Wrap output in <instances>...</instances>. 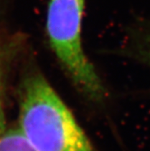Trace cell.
<instances>
[{
  "instance_id": "6da1fadb",
  "label": "cell",
  "mask_w": 150,
  "mask_h": 151,
  "mask_svg": "<svg viewBox=\"0 0 150 151\" xmlns=\"http://www.w3.org/2000/svg\"><path fill=\"white\" fill-rule=\"evenodd\" d=\"M18 129L37 151H97L60 96L39 73L29 74L22 83Z\"/></svg>"
},
{
  "instance_id": "7a4b0ae2",
  "label": "cell",
  "mask_w": 150,
  "mask_h": 151,
  "mask_svg": "<svg viewBox=\"0 0 150 151\" xmlns=\"http://www.w3.org/2000/svg\"><path fill=\"white\" fill-rule=\"evenodd\" d=\"M85 0H50L46 34L52 52L76 87L90 100L106 97V89L81 42Z\"/></svg>"
},
{
  "instance_id": "3957f363",
  "label": "cell",
  "mask_w": 150,
  "mask_h": 151,
  "mask_svg": "<svg viewBox=\"0 0 150 151\" xmlns=\"http://www.w3.org/2000/svg\"><path fill=\"white\" fill-rule=\"evenodd\" d=\"M0 151H37L25 139L18 128L0 135Z\"/></svg>"
},
{
  "instance_id": "277c9868",
  "label": "cell",
  "mask_w": 150,
  "mask_h": 151,
  "mask_svg": "<svg viewBox=\"0 0 150 151\" xmlns=\"http://www.w3.org/2000/svg\"><path fill=\"white\" fill-rule=\"evenodd\" d=\"M5 131V120H4V113L1 105V100H0V135Z\"/></svg>"
},
{
  "instance_id": "5b68a950",
  "label": "cell",
  "mask_w": 150,
  "mask_h": 151,
  "mask_svg": "<svg viewBox=\"0 0 150 151\" xmlns=\"http://www.w3.org/2000/svg\"><path fill=\"white\" fill-rule=\"evenodd\" d=\"M148 51H147V59L149 60V62H150V36H149V38H148Z\"/></svg>"
}]
</instances>
